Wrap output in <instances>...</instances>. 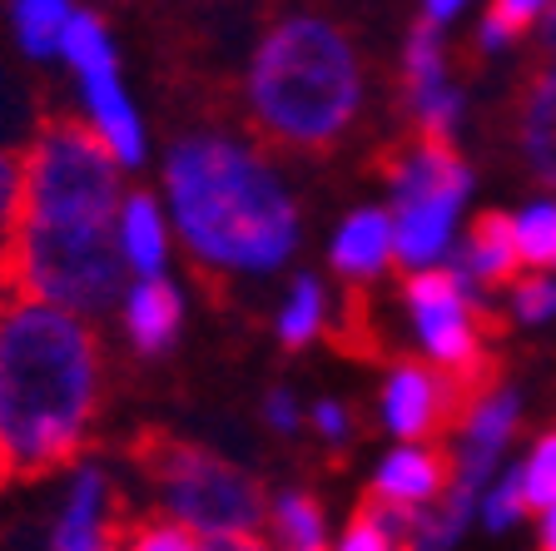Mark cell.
Listing matches in <instances>:
<instances>
[{"mask_svg": "<svg viewBox=\"0 0 556 551\" xmlns=\"http://www.w3.org/2000/svg\"><path fill=\"white\" fill-rule=\"evenodd\" d=\"M60 65H65L70 75H90V70L119 65L115 35H110V25H104L100 11H85V5H75L65 35H60Z\"/></svg>", "mask_w": 556, "mask_h": 551, "instance_id": "obj_19", "label": "cell"}, {"mask_svg": "<svg viewBox=\"0 0 556 551\" xmlns=\"http://www.w3.org/2000/svg\"><path fill=\"white\" fill-rule=\"evenodd\" d=\"M452 214H457V204H447V199H422V204L397 209V218H393V253L403 259L407 268L432 264V259L447 249Z\"/></svg>", "mask_w": 556, "mask_h": 551, "instance_id": "obj_16", "label": "cell"}, {"mask_svg": "<svg viewBox=\"0 0 556 551\" xmlns=\"http://www.w3.org/2000/svg\"><path fill=\"white\" fill-rule=\"evenodd\" d=\"M403 293L413 303L417 334L438 358L442 378L463 392L467 402H482L497 392V358L482 343V313L467 299L463 278L452 268H417L403 278Z\"/></svg>", "mask_w": 556, "mask_h": 551, "instance_id": "obj_6", "label": "cell"}, {"mask_svg": "<svg viewBox=\"0 0 556 551\" xmlns=\"http://www.w3.org/2000/svg\"><path fill=\"white\" fill-rule=\"evenodd\" d=\"M521 492H527V506H542V512L556 502V433H546L532 462L521 467Z\"/></svg>", "mask_w": 556, "mask_h": 551, "instance_id": "obj_25", "label": "cell"}, {"mask_svg": "<svg viewBox=\"0 0 556 551\" xmlns=\"http://www.w3.org/2000/svg\"><path fill=\"white\" fill-rule=\"evenodd\" d=\"M169 249H174V229L164 204L150 189H125V204L115 214V253L125 264L129 284L135 278H164Z\"/></svg>", "mask_w": 556, "mask_h": 551, "instance_id": "obj_11", "label": "cell"}, {"mask_svg": "<svg viewBox=\"0 0 556 551\" xmlns=\"http://www.w3.org/2000/svg\"><path fill=\"white\" fill-rule=\"evenodd\" d=\"M70 80H75V110H80L75 120L100 139L104 154H110L119 170H139L144 150H150V135H144V120H139V110H135V95L125 90L119 65L90 70V75H70Z\"/></svg>", "mask_w": 556, "mask_h": 551, "instance_id": "obj_9", "label": "cell"}, {"mask_svg": "<svg viewBox=\"0 0 556 551\" xmlns=\"http://www.w3.org/2000/svg\"><path fill=\"white\" fill-rule=\"evenodd\" d=\"M104 402V348L94 323L35 299L0 318V448L11 472L75 467Z\"/></svg>", "mask_w": 556, "mask_h": 551, "instance_id": "obj_1", "label": "cell"}, {"mask_svg": "<svg viewBox=\"0 0 556 551\" xmlns=\"http://www.w3.org/2000/svg\"><path fill=\"white\" fill-rule=\"evenodd\" d=\"M442 35L432 21H417L413 35H407V50H403V95H407V110L428 104L432 95H442Z\"/></svg>", "mask_w": 556, "mask_h": 551, "instance_id": "obj_20", "label": "cell"}, {"mask_svg": "<svg viewBox=\"0 0 556 551\" xmlns=\"http://www.w3.org/2000/svg\"><path fill=\"white\" fill-rule=\"evenodd\" d=\"M457 483V462L447 448H403L378 467V483L372 492L388 497V502H432V497H447Z\"/></svg>", "mask_w": 556, "mask_h": 551, "instance_id": "obj_14", "label": "cell"}, {"mask_svg": "<svg viewBox=\"0 0 556 551\" xmlns=\"http://www.w3.org/2000/svg\"><path fill=\"white\" fill-rule=\"evenodd\" d=\"M517 253L521 264H556V204H536L517 218Z\"/></svg>", "mask_w": 556, "mask_h": 551, "instance_id": "obj_23", "label": "cell"}, {"mask_svg": "<svg viewBox=\"0 0 556 551\" xmlns=\"http://www.w3.org/2000/svg\"><path fill=\"white\" fill-rule=\"evenodd\" d=\"M125 170L80 120H46L21 154V224L115 229Z\"/></svg>", "mask_w": 556, "mask_h": 551, "instance_id": "obj_4", "label": "cell"}, {"mask_svg": "<svg viewBox=\"0 0 556 551\" xmlns=\"http://www.w3.org/2000/svg\"><path fill=\"white\" fill-rule=\"evenodd\" d=\"M521 154L527 170L556 189V65L536 60L521 80Z\"/></svg>", "mask_w": 556, "mask_h": 551, "instance_id": "obj_12", "label": "cell"}, {"mask_svg": "<svg viewBox=\"0 0 556 551\" xmlns=\"http://www.w3.org/2000/svg\"><path fill=\"white\" fill-rule=\"evenodd\" d=\"M139 472L150 477L164 506V522L204 537H233V531H264L268 497L243 467L224 462L219 452L179 442V437H144L139 442Z\"/></svg>", "mask_w": 556, "mask_h": 551, "instance_id": "obj_5", "label": "cell"}, {"mask_svg": "<svg viewBox=\"0 0 556 551\" xmlns=\"http://www.w3.org/2000/svg\"><path fill=\"white\" fill-rule=\"evenodd\" d=\"M393 253V218L378 214V209H358V214L343 218V229L333 239V268L358 284V278H372Z\"/></svg>", "mask_w": 556, "mask_h": 551, "instance_id": "obj_15", "label": "cell"}, {"mask_svg": "<svg viewBox=\"0 0 556 551\" xmlns=\"http://www.w3.org/2000/svg\"><path fill=\"white\" fill-rule=\"evenodd\" d=\"M75 5L70 0H15L5 11V25H11V40L25 60L46 65V60H60V35H65Z\"/></svg>", "mask_w": 556, "mask_h": 551, "instance_id": "obj_17", "label": "cell"}, {"mask_svg": "<svg viewBox=\"0 0 556 551\" xmlns=\"http://www.w3.org/2000/svg\"><path fill=\"white\" fill-rule=\"evenodd\" d=\"M521 506H527V492H521V467H511L507 483L486 497V527H507V522H517Z\"/></svg>", "mask_w": 556, "mask_h": 551, "instance_id": "obj_28", "label": "cell"}, {"mask_svg": "<svg viewBox=\"0 0 556 551\" xmlns=\"http://www.w3.org/2000/svg\"><path fill=\"white\" fill-rule=\"evenodd\" d=\"M199 551H268L264 531H233V537H204Z\"/></svg>", "mask_w": 556, "mask_h": 551, "instance_id": "obj_31", "label": "cell"}, {"mask_svg": "<svg viewBox=\"0 0 556 551\" xmlns=\"http://www.w3.org/2000/svg\"><path fill=\"white\" fill-rule=\"evenodd\" d=\"M511 309H517L521 323H542L556 313V284L552 278H517V288H511Z\"/></svg>", "mask_w": 556, "mask_h": 551, "instance_id": "obj_27", "label": "cell"}, {"mask_svg": "<svg viewBox=\"0 0 556 551\" xmlns=\"http://www.w3.org/2000/svg\"><path fill=\"white\" fill-rule=\"evenodd\" d=\"M363 104L358 55L338 25L283 15L258 35L243 70V115L274 150L328 154Z\"/></svg>", "mask_w": 556, "mask_h": 551, "instance_id": "obj_3", "label": "cell"}, {"mask_svg": "<svg viewBox=\"0 0 556 551\" xmlns=\"http://www.w3.org/2000/svg\"><path fill=\"white\" fill-rule=\"evenodd\" d=\"M542 11H546V5H536V0H497V5H486L482 30H477V46H482V50L507 46V40L527 35V25H532Z\"/></svg>", "mask_w": 556, "mask_h": 551, "instance_id": "obj_22", "label": "cell"}, {"mask_svg": "<svg viewBox=\"0 0 556 551\" xmlns=\"http://www.w3.org/2000/svg\"><path fill=\"white\" fill-rule=\"evenodd\" d=\"M164 214L199 274H274L299 243V209L254 139L179 135L164 154Z\"/></svg>", "mask_w": 556, "mask_h": 551, "instance_id": "obj_2", "label": "cell"}, {"mask_svg": "<svg viewBox=\"0 0 556 551\" xmlns=\"http://www.w3.org/2000/svg\"><path fill=\"white\" fill-rule=\"evenodd\" d=\"M11 477H15V472H11V458H5V448H0V487L11 483Z\"/></svg>", "mask_w": 556, "mask_h": 551, "instance_id": "obj_35", "label": "cell"}, {"mask_svg": "<svg viewBox=\"0 0 556 551\" xmlns=\"http://www.w3.org/2000/svg\"><path fill=\"white\" fill-rule=\"evenodd\" d=\"M536 551H556V502L546 506V522H542V547Z\"/></svg>", "mask_w": 556, "mask_h": 551, "instance_id": "obj_33", "label": "cell"}, {"mask_svg": "<svg viewBox=\"0 0 556 551\" xmlns=\"http://www.w3.org/2000/svg\"><path fill=\"white\" fill-rule=\"evenodd\" d=\"M268 551H328L324 537V506L308 492H283L268 502Z\"/></svg>", "mask_w": 556, "mask_h": 551, "instance_id": "obj_18", "label": "cell"}, {"mask_svg": "<svg viewBox=\"0 0 556 551\" xmlns=\"http://www.w3.org/2000/svg\"><path fill=\"white\" fill-rule=\"evenodd\" d=\"M324 318H328V309H324V284L318 278H308V274H299L293 278V288H289V299H283V309H278V343L283 348H308L313 338L324 334Z\"/></svg>", "mask_w": 556, "mask_h": 551, "instance_id": "obj_21", "label": "cell"}, {"mask_svg": "<svg viewBox=\"0 0 556 551\" xmlns=\"http://www.w3.org/2000/svg\"><path fill=\"white\" fill-rule=\"evenodd\" d=\"M264 417H268V427H274V433H293V427H299V402L289 398V388H268Z\"/></svg>", "mask_w": 556, "mask_h": 551, "instance_id": "obj_30", "label": "cell"}, {"mask_svg": "<svg viewBox=\"0 0 556 551\" xmlns=\"http://www.w3.org/2000/svg\"><path fill=\"white\" fill-rule=\"evenodd\" d=\"M452 15H457V0H438V5H428V15H422V21L442 25V21H452Z\"/></svg>", "mask_w": 556, "mask_h": 551, "instance_id": "obj_34", "label": "cell"}, {"mask_svg": "<svg viewBox=\"0 0 556 551\" xmlns=\"http://www.w3.org/2000/svg\"><path fill=\"white\" fill-rule=\"evenodd\" d=\"M338 551H393V541H388V531H382L368 512H353V522H348L343 547Z\"/></svg>", "mask_w": 556, "mask_h": 551, "instance_id": "obj_29", "label": "cell"}, {"mask_svg": "<svg viewBox=\"0 0 556 551\" xmlns=\"http://www.w3.org/2000/svg\"><path fill=\"white\" fill-rule=\"evenodd\" d=\"M5 303H11V288L0 284V318H5Z\"/></svg>", "mask_w": 556, "mask_h": 551, "instance_id": "obj_36", "label": "cell"}, {"mask_svg": "<svg viewBox=\"0 0 556 551\" xmlns=\"http://www.w3.org/2000/svg\"><path fill=\"white\" fill-rule=\"evenodd\" d=\"M15 224H21V154L0 150V268H5V253H11Z\"/></svg>", "mask_w": 556, "mask_h": 551, "instance_id": "obj_26", "label": "cell"}, {"mask_svg": "<svg viewBox=\"0 0 556 551\" xmlns=\"http://www.w3.org/2000/svg\"><path fill=\"white\" fill-rule=\"evenodd\" d=\"M382 417L397 437H428V448H438L442 433L467 427L472 402L432 367L397 363L393 378H388V392H382Z\"/></svg>", "mask_w": 556, "mask_h": 551, "instance_id": "obj_8", "label": "cell"}, {"mask_svg": "<svg viewBox=\"0 0 556 551\" xmlns=\"http://www.w3.org/2000/svg\"><path fill=\"white\" fill-rule=\"evenodd\" d=\"M119 541V497L115 477L100 462H75L60 492V512L50 522L46 551H104Z\"/></svg>", "mask_w": 556, "mask_h": 551, "instance_id": "obj_7", "label": "cell"}, {"mask_svg": "<svg viewBox=\"0 0 556 551\" xmlns=\"http://www.w3.org/2000/svg\"><path fill=\"white\" fill-rule=\"evenodd\" d=\"M457 274L472 278L486 288H517L521 274V253H517V218L486 209L472 218V234H467V249L457 253Z\"/></svg>", "mask_w": 556, "mask_h": 551, "instance_id": "obj_13", "label": "cell"}, {"mask_svg": "<svg viewBox=\"0 0 556 551\" xmlns=\"http://www.w3.org/2000/svg\"><path fill=\"white\" fill-rule=\"evenodd\" d=\"M313 427H318L324 437H343L348 433V413L338 408V402H318V408H313Z\"/></svg>", "mask_w": 556, "mask_h": 551, "instance_id": "obj_32", "label": "cell"}, {"mask_svg": "<svg viewBox=\"0 0 556 551\" xmlns=\"http://www.w3.org/2000/svg\"><path fill=\"white\" fill-rule=\"evenodd\" d=\"M104 551H119V541H115V547H104Z\"/></svg>", "mask_w": 556, "mask_h": 551, "instance_id": "obj_37", "label": "cell"}, {"mask_svg": "<svg viewBox=\"0 0 556 551\" xmlns=\"http://www.w3.org/2000/svg\"><path fill=\"white\" fill-rule=\"evenodd\" d=\"M119 334L129 338L139 358H160L174 348L179 328H185V293L164 278H135L119 299Z\"/></svg>", "mask_w": 556, "mask_h": 551, "instance_id": "obj_10", "label": "cell"}, {"mask_svg": "<svg viewBox=\"0 0 556 551\" xmlns=\"http://www.w3.org/2000/svg\"><path fill=\"white\" fill-rule=\"evenodd\" d=\"M119 551H199V537L185 531L179 522L150 517V522H135L129 531H119Z\"/></svg>", "mask_w": 556, "mask_h": 551, "instance_id": "obj_24", "label": "cell"}]
</instances>
